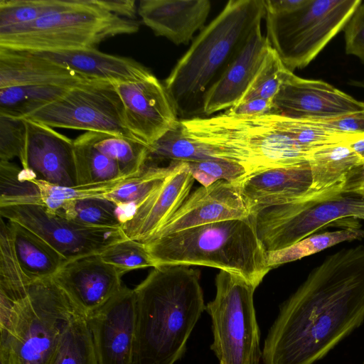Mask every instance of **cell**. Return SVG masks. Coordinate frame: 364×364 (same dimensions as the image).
Returning <instances> with one entry per match:
<instances>
[{"label": "cell", "mask_w": 364, "mask_h": 364, "mask_svg": "<svg viewBox=\"0 0 364 364\" xmlns=\"http://www.w3.org/2000/svg\"><path fill=\"white\" fill-rule=\"evenodd\" d=\"M364 322V245L338 250L279 307L262 364H314Z\"/></svg>", "instance_id": "cell-1"}, {"label": "cell", "mask_w": 364, "mask_h": 364, "mask_svg": "<svg viewBox=\"0 0 364 364\" xmlns=\"http://www.w3.org/2000/svg\"><path fill=\"white\" fill-rule=\"evenodd\" d=\"M134 289L133 364H175L205 311L200 272L191 267H153Z\"/></svg>", "instance_id": "cell-2"}, {"label": "cell", "mask_w": 364, "mask_h": 364, "mask_svg": "<svg viewBox=\"0 0 364 364\" xmlns=\"http://www.w3.org/2000/svg\"><path fill=\"white\" fill-rule=\"evenodd\" d=\"M264 0H230L205 26L164 81L180 119L203 114L211 87L265 17Z\"/></svg>", "instance_id": "cell-3"}, {"label": "cell", "mask_w": 364, "mask_h": 364, "mask_svg": "<svg viewBox=\"0 0 364 364\" xmlns=\"http://www.w3.org/2000/svg\"><path fill=\"white\" fill-rule=\"evenodd\" d=\"M155 267H215L257 287L271 270L253 215L205 224L144 242Z\"/></svg>", "instance_id": "cell-4"}, {"label": "cell", "mask_w": 364, "mask_h": 364, "mask_svg": "<svg viewBox=\"0 0 364 364\" xmlns=\"http://www.w3.org/2000/svg\"><path fill=\"white\" fill-rule=\"evenodd\" d=\"M185 132L204 144L216 157L242 165L252 173L308 161L314 154L284 131L279 114L181 119Z\"/></svg>", "instance_id": "cell-5"}, {"label": "cell", "mask_w": 364, "mask_h": 364, "mask_svg": "<svg viewBox=\"0 0 364 364\" xmlns=\"http://www.w3.org/2000/svg\"><path fill=\"white\" fill-rule=\"evenodd\" d=\"M80 315L52 278L37 280L25 296L0 307V340L19 364H48L70 323Z\"/></svg>", "instance_id": "cell-6"}, {"label": "cell", "mask_w": 364, "mask_h": 364, "mask_svg": "<svg viewBox=\"0 0 364 364\" xmlns=\"http://www.w3.org/2000/svg\"><path fill=\"white\" fill-rule=\"evenodd\" d=\"M139 22L102 9L97 0L78 9L0 28V47L51 51L95 47L110 37L138 31Z\"/></svg>", "instance_id": "cell-7"}, {"label": "cell", "mask_w": 364, "mask_h": 364, "mask_svg": "<svg viewBox=\"0 0 364 364\" xmlns=\"http://www.w3.org/2000/svg\"><path fill=\"white\" fill-rule=\"evenodd\" d=\"M361 2L306 0L291 11H266V38L288 70L304 68L344 28Z\"/></svg>", "instance_id": "cell-8"}, {"label": "cell", "mask_w": 364, "mask_h": 364, "mask_svg": "<svg viewBox=\"0 0 364 364\" xmlns=\"http://www.w3.org/2000/svg\"><path fill=\"white\" fill-rule=\"evenodd\" d=\"M215 296L205 304L211 321L210 349L218 364H260L262 348L254 305L255 289L239 275L220 270Z\"/></svg>", "instance_id": "cell-9"}, {"label": "cell", "mask_w": 364, "mask_h": 364, "mask_svg": "<svg viewBox=\"0 0 364 364\" xmlns=\"http://www.w3.org/2000/svg\"><path fill=\"white\" fill-rule=\"evenodd\" d=\"M343 184L316 191L294 203L264 208L255 214L257 236L266 252L289 247L333 222L355 218L364 210V196H345Z\"/></svg>", "instance_id": "cell-10"}, {"label": "cell", "mask_w": 364, "mask_h": 364, "mask_svg": "<svg viewBox=\"0 0 364 364\" xmlns=\"http://www.w3.org/2000/svg\"><path fill=\"white\" fill-rule=\"evenodd\" d=\"M25 119L51 128L105 132L136 139L127 127L116 87L109 82L87 80L75 85Z\"/></svg>", "instance_id": "cell-11"}, {"label": "cell", "mask_w": 364, "mask_h": 364, "mask_svg": "<svg viewBox=\"0 0 364 364\" xmlns=\"http://www.w3.org/2000/svg\"><path fill=\"white\" fill-rule=\"evenodd\" d=\"M2 218L17 223L38 235L66 262L99 255L126 237L122 228L80 225L39 205L0 206Z\"/></svg>", "instance_id": "cell-12"}, {"label": "cell", "mask_w": 364, "mask_h": 364, "mask_svg": "<svg viewBox=\"0 0 364 364\" xmlns=\"http://www.w3.org/2000/svg\"><path fill=\"white\" fill-rule=\"evenodd\" d=\"M273 105L275 114L310 120H328L364 112V102L324 81L298 77L288 69Z\"/></svg>", "instance_id": "cell-13"}, {"label": "cell", "mask_w": 364, "mask_h": 364, "mask_svg": "<svg viewBox=\"0 0 364 364\" xmlns=\"http://www.w3.org/2000/svg\"><path fill=\"white\" fill-rule=\"evenodd\" d=\"M114 85L123 103L128 130L146 145H151L179 121L164 85L154 74Z\"/></svg>", "instance_id": "cell-14"}, {"label": "cell", "mask_w": 364, "mask_h": 364, "mask_svg": "<svg viewBox=\"0 0 364 364\" xmlns=\"http://www.w3.org/2000/svg\"><path fill=\"white\" fill-rule=\"evenodd\" d=\"M85 318L97 364H133L136 326L134 289L122 286L104 306Z\"/></svg>", "instance_id": "cell-15"}, {"label": "cell", "mask_w": 364, "mask_h": 364, "mask_svg": "<svg viewBox=\"0 0 364 364\" xmlns=\"http://www.w3.org/2000/svg\"><path fill=\"white\" fill-rule=\"evenodd\" d=\"M123 275L95 255L65 262L52 279L87 318L121 289Z\"/></svg>", "instance_id": "cell-16"}, {"label": "cell", "mask_w": 364, "mask_h": 364, "mask_svg": "<svg viewBox=\"0 0 364 364\" xmlns=\"http://www.w3.org/2000/svg\"><path fill=\"white\" fill-rule=\"evenodd\" d=\"M250 215L239 182L218 181L208 186H201L190 193L169 220L149 240L205 224Z\"/></svg>", "instance_id": "cell-17"}, {"label": "cell", "mask_w": 364, "mask_h": 364, "mask_svg": "<svg viewBox=\"0 0 364 364\" xmlns=\"http://www.w3.org/2000/svg\"><path fill=\"white\" fill-rule=\"evenodd\" d=\"M239 186L251 215L269 207L304 200L318 191L311 188L309 161L250 173L239 182Z\"/></svg>", "instance_id": "cell-18"}, {"label": "cell", "mask_w": 364, "mask_h": 364, "mask_svg": "<svg viewBox=\"0 0 364 364\" xmlns=\"http://www.w3.org/2000/svg\"><path fill=\"white\" fill-rule=\"evenodd\" d=\"M194 181L188 164L176 161L171 173L124 223L122 229L126 237L142 242L149 240L187 198Z\"/></svg>", "instance_id": "cell-19"}, {"label": "cell", "mask_w": 364, "mask_h": 364, "mask_svg": "<svg viewBox=\"0 0 364 364\" xmlns=\"http://www.w3.org/2000/svg\"><path fill=\"white\" fill-rule=\"evenodd\" d=\"M25 120L26 157L22 168L31 171L38 179L54 185L77 186L74 141L53 128Z\"/></svg>", "instance_id": "cell-20"}, {"label": "cell", "mask_w": 364, "mask_h": 364, "mask_svg": "<svg viewBox=\"0 0 364 364\" xmlns=\"http://www.w3.org/2000/svg\"><path fill=\"white\" fill-rule=\"evenodd\" d=\"M270 46L261 24L252 32L237 57L207 92L203 115L228 109L242 98L259 71Z\"/></svg>", "instance_id": "cell-21"}, {"label": "cell", "mask_w": 364, "mask_h": 364, "mask_svg": "<svg viewBox=\"0 0 364 364\" xmlns=\"http://www.w3.org/2000/svg\"><path fill=\"white\" fill-rule=\"evenodd\" d=\"M210 9L208 0H141L138 15L156 36L179 46L205 26Z\"/></svg>", "instance_id": "cell-22"}, {"label": "cell", "mask_w": 364, "mask_h": 364, "mask_svg": "<svg viewBox=\"0 0 364 364\" xmlns=\"http://www.w3.org/2000/svg\"><path fill=\"white\" fill-rule=\"evenodd\" d=\"M29 52L90 80L116 84L139 80L153 74L134 59L105 53L95 47Z\"/></svg>", "instance_id": "cell-23"}, {"label": "cell", "mask_w": 364, "mask_h": 364, "mask_svg": "<svg viewBox=\"0 0 364 364\" xmlns=\"http://www.w3.org/2000/svg\"><path fill=\"white\" fill-rule=\"evenodd\" d=\"M90 80L35 54L0 47V88L22 85L71 87Z\"/></svg>", "instance_id": "cell-24"}, {"label": "cell", "mask_w": 364, "mask_h": 364, "mask_svg": "<svg viewBox=\"0 0 364 364\" xmlns=\"http://www.w3.org/2000/svg\"><path fill=\"white\" fill-rule=\"evenodd\" d=\"M7 223L17 260L31 279L52 278L66 262L58 251L36 233L17 223Z\"/></svg>", "instance_id": "cell-25"}, {"label": "cell", "mask_w": 364, "mask_h": 364, "mask_svg": "<svg viewBox=\"0 0 364 364\" xmlns=\"http://www.w3.org/2000/svg\"><path fill=\"white\" fill-rule=\"evenodd\" d=\"M312 189L323 190L344 183L348 173L364 160L348 144L323 148L309 158Z\"/></svg>", "instance_id": "cell-26"}, {"label": "cell", "mask_w": 364, "mask_h": 364, "mask_svg": "<svg viewBox=\"0 0 364 364\" xmlns=\"http://www.w3.org/2000/svg\"><path fill=\"white\" fill-rule=\"evenodd\" d=\"M215 159L218 158L210 147L185 132L179 119L176 125L149 146L144 166H159V163L164 160L192 162Z\"/></svg>", "instance_id": "cell-27"}, {"label": "cell", "mask_w": 364, "mask_h": 364, "mask_svg": "<svg viewBox=\"0 0 364 364\" xmlns=\"http://www.w3.org/2000/svg\"><path fill=\"white\" fill-rule=\"evenodd\" d=\"M71 87L22 85L1 87L0 88V114L25 119L31 114L60 97Z\"/></svg>", "instance_id": "cell-28"}, {"label": "cell", "mask_w": 364, "mask_h": 364, "mask_svg": "<svg viewBox=\"0 0 364 364\" xmlns=\"http://www.w3.org/2000/svg\"><path fill=\"white\" fill-rule=\"evenodd\" d=\"M176 164V161H172L166 166H144L139 173L128 177L105 198L114 202L126 214L128 220L136 208L171 173Z\"/></svg>", "instance_id": "cell-29"}, {"label": "cell", "mask_w": 364, "mask_h": 364, "mask_svg": "<svg viewBox=\"0 0 364 364\" xmlns=\"http://www.w3.org/2000/svg\"><path fill=\"white\" fill-rule=\"evenodd\" d=\"M85 134L93 146L114 160L122 176L139 173L144 168L149 146L127 136L98 132H86Z\"/></svg>", "instance_id": "cell-30"}, {"label": "cell", "mask_w": 364, "mask_h": 364, "mask_svg": "<svg viewBox=\"0 0 364 364\" xmlns=\"http://www.w3.org/2000/svg\"><path fill=\"white\" fill-rule=\"evenodd\" d=\"M54 213L88 227L122 228L127 220L124 211L105 197L69 200Z\"/></svg>", "instance_id": "cell-31"}, {"label": "cell", "mask_w": 364, "mask_h": 364, "mask_svg": "<svg viewBox=\"0 0 364 364\" xmlns=\"http://www.w3.org/2000/svg\"><path fill=\"white\" fill-rule=\"evenodd\" d=\"M37 281V280H36ZM35 281L22 270L15 254L11 230L3 219L0 225V307L25 296Z\"/></svg>", "instance_id": "cell-32"}, {"label": "cell", "mask_w": 364, "mask_h": 364, "mask_svg": "<svg viewBox=\"0 0 364 364\" xmlns=\"http://www.w3.org/2000/svg\"><path fill=\"white\" fill-rule=\"evenodd\" d=\"M90 5V0H0V28Z\"/></svg>", "instance_id": "cell-33"}, {"label": "cell", "mask_w": 364, "mask_h": 364, "mask_svg": "<svg viewBox=\"0 0 364 364\" xmlns=\"http://www.w3.org/2000/svg\"><path fill=\"white\" fill-rule=\"evenodd\" d=\"M73 141L77 185L107 182L124 176L117 164L96 149L85 133Z\"/></svg>", "instance_id": "cell-34"}, {"label": "cell", "mask_w": 364, "mask_h": 364, "mask_svg": "<svg viewBox=\"0 0 364 364\" xmlns=\"http://www.w3.org/2000/svg\"><path fill=\"white\" fill-rule=\"evenodd\" d=\"M364 238V230L348 228L341 230L313 234L282 250L267 252V264L271 269L285 263L314 255L345 241Z\"/></svg>", "instance_id": "cell-35"}, {"label": "cell", "mask_w": 364, "mask_h": 364, "mask_svg": "<svg viewBox=\"0 0 364 364\" xmlns=\"http://www.w3.org/2000/svg\"><path fill=\"white\" fill-rule=\"evenodd\" d=\"M48 364H97L91 333L83 316L71 321Z\"/></svg>", "instance_id": "cell-36"}, {"label": "cell", "mask_w": 364, "mask_h": 364, "mask_svg": "<svg viewBox=\"0 0 364 364\" xmlns=\"http://www.w3.org/2000/svg\"><path fill=\"white\" fill-rule=\"evenodd\" d=\"M287 70L277 53L270 47L255 77L238 103L254 99L273 101Z\"/></svg>", "instance_id": "cell-37"}, {"label": "cell", "mask_w": 364, "mask_h": 364, "mask_svg": "<svg viewBox=\"0 0 364 364\" xmlns=\"http://www.w3.org/2000/svg\"><path fill=\"white\" fill-rule=\"evenodd\" d=\"M98 255L124 274L134 269L155 267L145 244L128 238L112 245Z\"/></svg>", "instance_id": "cell-38"}, {"label": "cell", "mask_w": 364, "mask_h": 364, "mask_svg": "<svg viewBox=\"0 0 364 364\" xmlns=\"http://www.w3.org/2000/svg\"><path fill=\"white\" fill-rule=\"evenodd\" d=\"M190 172L202 186H208L218 181L240 182L249 175L242 165L220 159L186 162Z\"/></svg>", "instance_id": "cell-39"}, {"label": "cell", "mask_w": 364, "mask_h": 364, "mask_svg": "<svg viewBox=\"0 0 364 364\" xmlns=\"http://www.w3.org/2000/svg\"><path fill=\"white\" fill-rule=\"evenodd\" d=\"M27 126L24 119L0 114V161L18 157L22 168L26 164Z\"/></svg>", "instance_id": "cell-40"}, {"label": "cell", "mask_w": 364, "mask_h": 364, "mask_svg": "<svg viewBox=\"0 0 364 364\" xmlns=\"http://www.w3.org/2000/svg\"><path fill=\"white\" fill-rule=\"evenodd\" d=\"M343 30L346 54L364 63V2L355 10Z\"/></svg>", "instance_id": "cell-41"}, {"label": "cell", "mask_w": 364, "mask_h": 364, "mask_svg": "<svg viewBox=\"0 0 364 364\" xmlns=\"http://www.w3.org/2000/svg\"><path fill=\"white\" fill-rule=\"evenodd\" d=\"M327 129L341 134H364V112L328 120H316Z\"/></svg>", "instance_id": "cell-42"}, {"label": "cell", "mask_w": 364, "mask_h": 364, "mask_svg": "<svg viewBox=\"0 0 364 364\" xmlns=\"http://www.w3.org/2000/svg\"><path fill=\"white\" fill-rule=\"evenodd\" d=\"M235 116H254L275 113L273 101L254 99L240 102L225 112Z\"/></svg>", "instance_id": "cell-43"}, {"label": "cell", "mask_w": 364, "mask_h": 364, "mask_svg": "<svg viewBox=\"0 0 364 364\" xmlns=\"http://www.w3.org/2000/svg\"><path fill=\"white\" fill-rule=\"evenodd\" d=\"M98 5L104 10L117 16L136 20L138 6L134 0H97Z\"/></svg>", "instance_id": "cell-44"}, {"label": "cell", "mask_w": 364, "mask_h": 364, "mask_svg": "<svg viewBox=\"0 0 364 364\" xmlns=\"http://www.w3.org/2000/svg\"><path fill=\"white\" fill-rule=\"evenodd\" d=\"M364 188V163L353 167L346 175L343 194H355Z\"/></svg>", "instance_id": "cell-45"}, {"label": "cell", "mask_w": 364, "mask_h": 364, "mask_svg": "<svg viewBox=\"0 0 364 364\" xmlns=\"http://www.w3.org/2000/svg\"><path fill=\"white\" fill-rule=\"evenodd\" d=\"M0 364H19L8 344L0 340Z\"/></svg>", "instance_id": "cell-46"}, {"label": "cell", "mask_w": 364, "mask_h": 364, "mask_svg": "<svg viewBox=\"0 0 364 364\" xmlns=\"http://www.w3.org/2000/svg\"><path fill=\"white\" fill-rule=\"evenodd\" d=\"M350 146L364 160V138L350 144Z\"/></svg>", "instance_id": "cell-47"}, {"label": "cell", "mask_w": 364, "mask_h": 364, "mask_svg": "<svg viewBox=\"0 0 364 364\" xmlns=\"http://www.w3.org/2000/svg\"><path fill=\"white\" fill-rule=\"evenodd\" d=\"M348 83L351 86L364 89V79L360 80H351Z\"/></svg>", "instance_id": "cell-48"}, {"label": "cell", "mask_w": 364, "mask_h": 364, "mask_svg": "<svg viewBox=\"0 0 364 364\" xmlns=\"http://www.w3.org/2000/svg\"><path fill=\"white\" fill-rule=\"evenodd\" d=\"M355 219H362L364 220V210L362 211L360 214L355 218Z\"/></svg>", "instance_id": "cell-49"}, {"label": "cell", "mask_w": 364, "mask_h": 364, "mask_svg": "<svg viewBox=\"0 0 364 364\" xmlns=\"http://www.w3.org/2000/svg\"><path fill=\"white\" fill-rule=\"evenodd\" d=\"M355 194L364 196V188L357 192Z\"/></svg>", "instance_id": "cell-50"}]
</instances>
